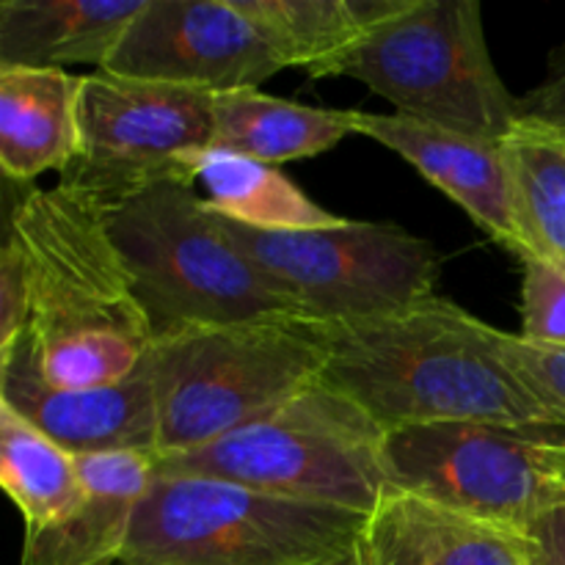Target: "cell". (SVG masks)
<instances>
[{
  "instance_id": "cell-26",
  "label": "cell",
  "mask_w": 565,
  "mask_h": 565,
  "mask_svg": "<svg viewBox=\"0 0 565 565\" xmlns=\"http://www.w3.org/2000/svg\"><path fill=\"white\" fill-rule=\"evenodd\" d=\"M522 119L546 130H565V47L552 61L546 81L522 97Z\"/></svg>"
},
{
  "instance_id": "cell-4",
  "label": "cell",
  "mask_w": 565,
  "mask_h": 565,
  "mask_svg": "<svg viewBox=\"0 0 565 565\" xmlns=\"http://www.w3.org/2000/svg\"><path fill=\"white\" fill-rule=\"evenodd\" d=\"M323 77H353L395 114L486 141H508L524 125L522 97L491 58L478 0H401Z\"/></svg>"
},
{
  "instance_id": "cell-21",
  "label": "cell",
  "mask_w": 565,
  "mask_h": 565,
  "mask_svg": "<svg viewBox=\"0 0 565 565\" xmlns=\"http://www.w3.org/2000/svg\"><path fill=\"white\" fill-rule=\"evenodd\" d=\"M0 486L20 511L25 530L64 519L81 502L77 456L0 403Z\"/></svg>"
},
{
  "instance_id": "cell-27",
  "label": "cell",
  "mask_w": 565,
  "mask_h": 565,
  "mask_svg": "<svg viewBox=\"0 0 565 565\" xmlns=\"http://www.w3.org/2000/svg\"><path fill=\"white\" fill-rule=\"evenodd\" d=\"M533 565H565V500L546 508L524 530Z\"/></svg>"
},
{
  "instance_id": "cell-7",
  "label": "cell",
  "mask_w": 565,
  "mask_h": 565,
  "mask_svg": "<svg viewBox=\"0 0 565 565\" xmlns=\"http://www.w3.org/2000/svg\"><path fill=\"white\" fill-rule=\"evenodd\" d=\"M386 430L318 381L274 414L210 445L154 458V475L215 478L268 494L370 513L390 489Z\"/></svg>"
},
{
  "instance_id": "cell-11",
  "label": "cell",
  "mask_w": 565,
  "mask_h": 565,
  "mask_svg": "<svg viewBox=\"0 0 565 565\" xmlns=\"http://www.w3.org/2000/svg\"><path fill=\"white\" fill-rule=\"evenodd\" d=\"M281 70L235 0H147L103 72L230 94L259 88Z\"/></svg>"
},
{
  "instance_id": "cell-24",
  "label": "cell",
  "mask_w": 565,
  "mask_h": 565,
  "mask_svg": "<svg viewBox=\"0 0 565 565\" xmlns=\"http://www.w3.org/2000/svg\"><path fill=\"white\" fill-rule=\"evenodd\" d=\"M502 359L550 414L555 430L565 434V348L539 345L522 334L502 331Z\"/></svg>"
},
{
  "instance_id": "cell-13",
  "label": "cell",
  "mask_w": 565,
  "mask_h": 565,
  "mask_svg": "<svg viewBox=\"0 0 565 565\" xmlns=\"http://www.w3.org/2000/svg\"><path fill=\"white\" fill-rule=\"evenodd\" d=\"M356 136L401 154L516 259L533 257L505 141L441 130L401 114L356 110Z\"/></svg>"
},
{
  "instance_id": "cell-15",
  "label": "cell",
  "mask_w": 565,
  "mask_h": 565,
  "mask_svg": "<svg viewBox=\"0 0 565 565\" xmlns=\"http://www.w3.org/2000/svg\"><path fill=\"white\" fill-rule=\"evenodd\" d=\"M83 497L64 519L25 530L20 565H119L154 480L152 452L77 456Z\"/></svg>"
},
{
  "instance_id": "cell-17",
  "label": "cell",
  "mask_w": 565,
  "mask_h": 565,
  "mask_svg": "<svg viewBox=\"0 0 565 565\" xmlns=\"http://www.w3.org/2000/svg\"><path fill=\"white\" fill-rule=\"evenodd\" d=\"M83 75L0 66V169L11 182L66 171L81 152Z\"/></svg>"
},
{
  "instance_id": "cell-16",
  "label": "cell",
  "mask_w": 565,
  "mask_h": 565,
  "mask_svg": "<svg viewBox=\"0 0 565 565\" xmlns=\"http://www.w3.org/2000/svg\"><path fill=\"white\" fill-rule=\"evenodd\" d=\"M147 0H3L0 66L105 70Z\"/></svg>"
},
{
  "instance_id": "cell-18",
  "label": "cell",
  "mask_w": 565,
  "mask_h": 565,
  "mask_svg": "<svg viewBox=\"0 0 565 565\" xmlns=\"http://www.w3.org/2000/svg\"><path fill=\"white\" fill-rule=\"evenodd\" d=\"M213 147L279 166L318 158L356 136V110L315 108L270 97L259 88L215 94Z\"/></svg>"
},
{
  "instance_id": "cell-29",
  "label": "cell",
  "mask_w": 565,
  "mask_h": 565,
  "mask_svg": "<svg viewBox=\"0 0 565 565\" xmlns=\"http://www.w3.org/2000/svg\"><path fill=\"white\" fill-rule=\"evenodd\" d=\"M555 132H561V136H563V141H565V130H555Z\"/></svg>"
},
{
  "instance_id": "cell-3",
  "label": "cell",
  "mask_w": 565,
  "mask_h": 565,
  "mask_svg": "<svg viewBox=\"0 0 565 565\" xmlns=\"http://www.w3.org/2000/svg\"><path fill=\"white\" fill-rule=\"evenodd\" d=\"M108 232L154 342L196 329L307 320L254 265L188 180H160L108 207ZM312 323V320H309Z\"/></svg>"
},
{
  "instance_id": "cell-28",
  "label": "cell",
  "mask_w": 565,
  "mask_h": 565,
  "mask_svg": "<svg viewBox=\"0 0 565 565\" xmlns=\"http://www.w3.org/2000/svg\"><path fill=\"white\" fill-rule=\"evenodd\" d=\"M353 555V552H351ZM348 555V557H340V561H331V563H326V565H353V557Z\"/></svg>"
},
{
  "instance_id": "cell-22",
  "label": "cell",
  "mask_w": 565,
  "mask_h": 565,
  "mask_svg": "<svg viewBox=\"0 0 565 565\" xmlns=\"http://www.w3.org/2000/svg\"><path fill=\"white\" fill-rule=\"evenodd\" d=\"M519 210L533 257L565 265V141L561 132L524 121L508 138Z\"/></svg>"
},
{
  "instance_id": "cell-20",
  "label": "cell",
  "mask_w": 565,
  "mask_h": 565,
  "mask_svg": "<svg viewBox=\"0 0 565 565\" xmlns=\"http://www.w3.org/2000/svg\"><path fill=\"white\" fill-rule=\"evenodd\" d=\"M285 70L323 77L401 0H235Z\"/></svg>"
},
{
  "instance_id": "cell-6",
  "label": "cell",
  "mask_w": 565,
  "mask_h": 565,
  "mask_svg": "<svg viewBox=\"0 0 565 565\" xmlns=\"http://www.w3.org/2000/svg\"><path fill=\"white\" fill-rule=\"evenodd\" d=\"M149 359L158 456H174L268 417L323 381L329 348L323 326L263 320L166 337Z\"/></svg>"
},
{
  "instance_id": "cell-9",
  "label": "cell",
  "mask_w": 565,
  "mask_h": 565,
  "mask_svg": "<svg viewBox=\"0 0 565 565\" xmlns=\"http://www.w3.org/2000/svg\"><path fill=\"white\" fill-rule=\"evenodd\" d=\"M215 94L94 72L83 75L81 152L58 185L105 210L160 180H188L185 163L213 147Z\"/></svg>"
},
{
  "instance_id": "cell-14",
  "label": "cell",
  "mask_w": 565,
  "mask_h": 565,
  "mask_svg": "<svg viewBox=\"0 0 565 565\" xmlns=\"http://www.w3.org/2000/svg\"><path fill=\"white\" fill-rule=\"evenodd\" d=\"M353 565H533L527 535L390 489L367 513Z\"/></svg>"
},
{
  "instance_id": "cell-10",
  "label": "cell",
  "mask_w": 565,
  "mask_h": 565,
  "mask_svg": "<svg viewBox=\"0 0 565 565\" xmlns=\"http://www.w3.org/2000/svg\"><path fill=\"white\" fill-rule=\"evenodd\" d=\"M552 430L489 423L386 430V478L408 494L524 533L546 508L565 500V486L539 456Z\"/></svg>"
},
{
  "instance_id": "cell-1",
  "label": "cell",
  "mask_w": 565,
  "mask_h": 565,
  "mask_svg": "<svg viewBox=\"0 0 565 565\" xmlns=\"http://www.w3.org/2000/svg\"><path fill=\"white\" fill-rule=\"evenodd\" d=\"M323 381L384 430L430 423L555 428L502 359V331L447 298L326 329Z\"/></svg>"
},
{
  "instance_id": "cell-19",
  "label": "cell",
  "mask_w": 565,
  "mask_h": 565,
  "mask_svg": "<svg viewBox=\"0 0 565 565\" xmlns=\"http://www.w3.org/2000/svg\"><path fill=\"white\" fill-rule=\"evenodd\" d=\"M191 182H202L207 207L221 218L259 232H312L345 224L309 199L276 166L224 147H210L185 163Z\"/></svg>"
},
{
  "instance_id": "cell-2",
  "label": "cell",
  "mask_w": 565,
  "mask_h": 565,
  "mask_svg": "<svg viewBox=\"0 0 565 565\" xmlns=\"http://www.w3.org/2000/svg\"><path fill=\"white\" fill-rule=\"evenodd\" d=\"M9 230L31 265V334L44 379L64 390L116 384L154 348L152 326L108 232V210L64 185L17 204Z\"/></svg>"
},
{
  "instance_id": "cell-25",
  "label": "cell",
  "mask_w": 565,
  "mask_h": 565,
  "mask_svg": "<svg viewBox=\"0 0 565 565\" xmlns=\"http://www.w3.org/2000/svg\"><path fill=\"white\" fill-rule=\"evenodd\" d=\"M33 285L22 243L11 230H6L0 248V351L14 345L17 337L31 323Z\"/></svg>"
},
{
  "instance_id": "cell-8",
  "label": "cell",
  "mask_w": 565,
  "mask_h": 565,
  "mask_svg": "<svg viewBox=\"0 0 565 565\" xmlns=\"http://www.w3.org/2000/svg\"><path fill=\"white\" fill-rule=\"evenodd\" d=\"M226 235L323 329L373 323L436 296L439 252L397 224L351 221L312 232H259L221 218Z\"/></svg>"
},
{
  "instance_id": "cell-12",
  "label": "cell",
  "mask_w": 565,
  "mask_h": 565,
  "mask_svg": "<svg viewBox=\"0 0 565 565\" xmlns=\"http://www.w3.org/2000/svg\"><path fill=\"white\" fill-rule=\"evenodd\" d=\"M0 403L72 456L125 450L158 456V397L149 356L116 384L64 390L42 375L25 329L14 345L0 351Z\"/></svg>"
},
{
  "instance_id": "cell-23",
  "label": "cell",
  "mask_w": 565,
  "mask_h": 565,
  "mask_svg": "<svg viewBox=\"0 0 565 565\" xmlns=\"http://www.w3.org/2000/svg\"><path fill=\"white\" fill-rule=\"evenodd\" d=\"M522 265V337L539 345L565 348V265L524 257Z\"/></svg>"
},
{
  "instance_id": "cell-30",
  "label": "cell",
  "mask_w": 565,
  "mask_h": 565,
  "mask_svg": "<svg viewBox=\"0 0 565 565\" xmlns=\"http://www.w3.org/2000/svg\"><path fill=\"white\" fill-rule=\"evenodd\" d=\"M119 565H127V563H119Z\"/></svg>"
},
{
  "instance_id": "cell-5",
  "label": "cell",
  "mask_w": 565,
  "mask_h": 565,
  "mask_svg": "<svg viewBox=\"0 0 565 565\" xmlns=\"http://www.w3.org/2000/svg\"><path fill=\"white\" fill-rule=\"evenodd\" d=\"M367 513L215 478L154 475L132 516L127 565H326L348 557Z\"/></svg>"
}]
</instances>
